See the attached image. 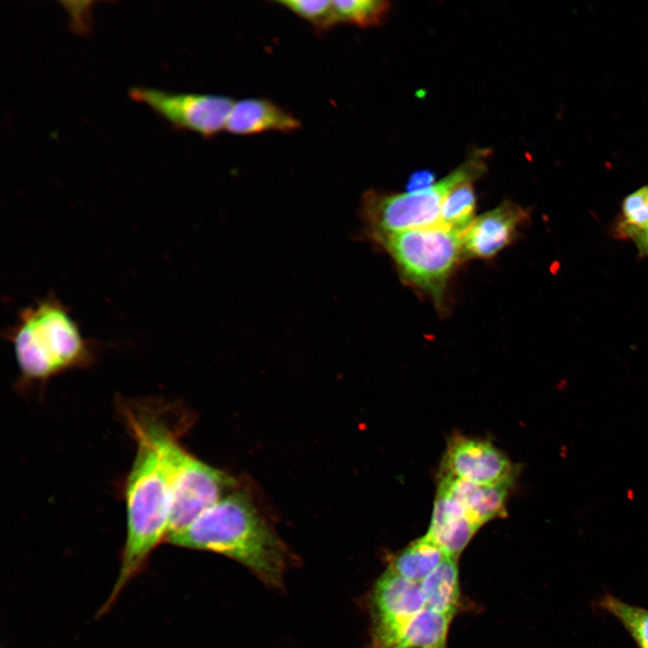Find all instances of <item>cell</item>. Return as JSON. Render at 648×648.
Here are the masks:
<instances>
[{"label": "cell", "mask_w": 648, "mask_h": 648, "mask_svg": "<svg viewBox=\"0 0 648 648\" xmlns=\"http://www.w3.org/2000/svg\"><path fill=\"white\" fill-rule=\"evenodd\" d=\"M125 419L137 446L124 489L127 536L120 572L102 613L109 609L125 585L144 567L158 544L166 540L171 511L168 448L175 435L163 421L144 410H125Z\"/></svg>", "instance_id": "obj_1"}, {"label": "cell", "mask_w": 648, "mask_h": 648, "mask_svg": "<svg viewBox=\"0 0 648 648\" xmlns=\"http://www.w3.org/2000/svg\"><path fill=\"white\" fill-rule=\"evenodd\" d=\"M166 540L177 546L228 556L275 589L282 587L292 562L286 546L242 491L227 495Z\"/></svg>", "instance_id": "obj_2"}, {"label": "cell", "mask_w": 648, "mask_h": 648, "mask_svg": "<svg viewBox=\"0 0 648 648\" xmlns=\"http://www.w3.org/2000/svg\"><path fill=\"white\" fill-rule=\"evenodd\" d=\"M6 338L14 346L22 383L44 382L94 360L93 342L54 294L22 309Z\"/></svg>", "instance_id": "obj_3"}, {"label": "cell", "mask_w": 648, "mask_h": 648, "mask_svg": "<svg viewBox=\"0 0 648 648\" xmlns=\"http://www.w3.org/2000/svg\"><path fill=\"white\" fill-rule=\"evenodd\" d=\"M489 151H474L430 187L402 194L369 190L361 200V218L373 240L380 236L439 224L443 201L459 183L475 181L486 170Z\"/></svg>", "instance_id": "obj_4"}, {"label": "cell", "mask_w": 648, "mask_h": 648, "mask_svg": "<svg viewBox=\"0 0 648 648\" xmlns=\"http://www.w3.org/2000/svg\"><path fill=\"white\" fill-rule=\"evenodd\" d=\"M462 234L437 224L374 239L392 256L402 277L440 306L446 283L463 252Z\"/></svg>", "instance_id": "obj_5"}, {"label": "cell", "mask_w": 648, "mask_h": 648, "mask_svg": "<svg viewBox=\"0 0 648 648\" xmlns=\"http://www.w3.org/2000/svg\"><path fill=\"white\" fill-rule=\"evenodd\" d=\"M172 502L166 539L230 494L235 482L222 471L187 453L173 437L168 449Z\"/></svg>", "instance_id": "obj_6"}, {"label": "cell", "mask_w": 648, "mask_h": 648, "mask_svg": "<svg viewBox=\"0 0 648 648\" xmlns=\"http://www.w3.org/2000/svg\"><path fill=\"white\" fill-rule=\"evenodd\" d=\"M131 99L150 107L174 128L212 137L226 128L234 104L231 97L212 94L173 93L136 86Z\"/></svg>", "instance_id": "obj_7"}, {"label": "cell", "mask_w": 648, "mask_h": 648, "mask_svg": "<svg viewBox=\"0 0 648 648\" xmlns=\"http://www.w3.org/2000/svg\"><path fill=\"white\" fill-rule=\"evenodd\" d=\"M518 468L490 441L453 435L447 441L439 475L481 484L514 483Z\"/></svg>", "instance_id": "obj_8"}, {"label": "cell", "mask_w": 648, "mask_h": 648, "mask_svg": "<svg viewBox=\"0 0 648 648\" xmlns=\"http://www.w3.org/2000/svg\"><path fill=\"white\" fill-rule=\"evenodd\" d=\"M369 608L373 638L402 626L426 608V604L419 583L386 569L373 587Z\"/></svg>", "instance_id": "obj_9"}, {"label": "cell", "mask_w": 648, "mask_h": 648, "mask_svg": "<svg viewBox=\"0 0 648 648\" xmlns=\"http://www.w3.org/2000/svg\"><path fill=\"white\" fill-rule=\"evenodd\" d=\"M526 218V211L509 201L475 218L462 234L464 255L476 258L495 256L514 239Z\"/></svg>", "instance_id": "obj_10"}, {"label": "cell", "mask_w": 648, "mask_h": 648, "mask_svg": "<svg viewBox=\"0 0 648 648\" xmlns=\"http://www.w3.org/2000/svg\"><path fill=\"white\" fill-rule=\"evenodd\" d=\"M301 127L296 116L273 101L249 97L234 102L225 130L247 136L270 131L290 133Z\"/></svg>", "instance_id": "obj_11"}, {"label": "cell", "mask_w": 648, "mask_h": 648, "mask_svg": "<svg viewBox=\"0 0 648 648\" xmlns=\"http://www.w3.org/2000/svg\"><path fill=\"white\" fill-rule=\"evenodd\" d=\"M479 527L467 517L459 502L438 486L430 525L426 534L447 554L458 558Z\"/></svg>", "instance_id": "obj_12"}, {"label": "cell", "mask_w": 648, "mask_h": 648, "mask_svg": "<svg viewBox=\"0 0 648 648\" xmlns=\"http://www.w3.org/2000/svg\"><path fill=\"white\" fill-rule=\"evenodd\" d=\"M438 477V486L459 502L479 528L488 521L506 516V503L513 483L481 485L443 475Z\"/></svg>", "instance_id": "obj_13"}, {"label": "cell", "mask_w": 648, "mask_h": 648, "mask_svg": "<svg viewBox=\"0 0 648 648\" xmlns=\"http://www.w3.org/2000/svg\"><path fill=\"white\" fill-rule=\"evenodd\" d=\"M452 618L426 608L388 634L370 641L369 648H446Z\"/></svg>", "instance_id": "obj_14"}, {"label": "cell", "mask_w": 648, "mask_h": 648, "mask_svg": "<svg viewBox=\"0 0 648 648\" xmlns=\"http://www.w3.org/2000/svg\"><path fill=\"white\" fill-rule=\"evenodd\" d=\"M447 556L450 555L426 535L392 555L387 569L420 583Z\"/></svg>", "instance_id": "obj_15"}, {"label": "cell", "mask_w": 648, "mask_h": 648, "mask_svg": "<svg viewBox=\"0 0 648 648\" xmlns=\"http://www.w3.org/2000/svg\"><path fill=\"white\" fill-rule=\"evenodd\" d=\"M419 585L427 608L454 616L460 598L457 558H445Z\"/></svg>", "instance_id": "obj_16"}, {"label": "cell", "mask_w": 648, "mask_h": 648, "mask_svg": "<svg viewBox=\"0 0 648 648\" xmlns=\"http://www.w3.org/2000/svg\"><path fill=\"white\" fill-rule=\"evenodd\" d=\"M597 606L619 622L636 648H648V608L629 604L610 593L600 597Z\"/></svg>", "instance_id": "obj_17"}, {"label": "cell", "mask_w": 648, "mask_h": 648, "mask_svg": "<svg viewBox=\"0 0 648 648\" xmlns=\"http://www.w3.org/2000/svg\"><path fill=\"white\" fill-rule=\"evenodd\" d=\"M472 180L464 181L445 197L439 224L463 233L474 220L476 196Z\"/></svg>", "instance_id": "obj_18"}, {"label": "cell", "mask_w": 648, "mask_h": 648, "mask_svg": "<svg viewBox=\"0 0 648 648\" xmlns=\"http://www.w3.org/2000/svg\"><path fill=\"white\" fill-rule=\"evenodd\" d=\"M333 4L338 23L360 27L380 24L391 9L384 0H333Z\"/></svg>", "instance_id": "obj_19"}, {"label": "cell", "mask_w": 648, "mask_h": 648, "mask_svg": "<svg viewBox=\"0 0 648 648\" xmlns=\"http://www.w3.org/2000/svg\"><path fill=\"white\" fill-rule=\"evenodd\" d=\"M274 3L310 23L318 32L338 24L333 0H278Z\"/></svg>", "instance_id": "obj_20"}, {"label": "cell", "mask_w": 648, "mask_h": 648, "mask_svg": "<svg viewBox=\"0 0 648 648\" xmlns=\"http://www.w3.org/2000/svg\"><path fill=\"white\" fill-rule=\"evenodd\" d=\"M648 228V185L626 196L622 204V217L616 231L620 238H630Z\"/></svg>", "instance_id": "obj_21"}, {"label": "cell", "mask_w": 648, "mask_h": 648, "mask_svg": "<svg viewBox=\"0 0 648 648\" xmlns=\"http://www.w3.org/2000/svg\"><path fill=\"white\" fill-rule=\"evenodd\" d=\"M435 183L431 173L418 172L410 177L408 184V192L419 191L430 187Z\"/></svg>", "instance_id": "obj_22"}, {"label": "cell", "mask_w": 648, "mask_h": 648, "mask_svg": "<svg viewBox=\"0 0 648 648\" xmlns=\"http://www.w3.org/2000/svg\"><path fill=\"white\" fill-rule=\"evenodd\" d=\"M630 238L636 245L640 255L648 256V228L634 233Z\"/></svg>", "instance_id": "obj_23"}]
</instances>
